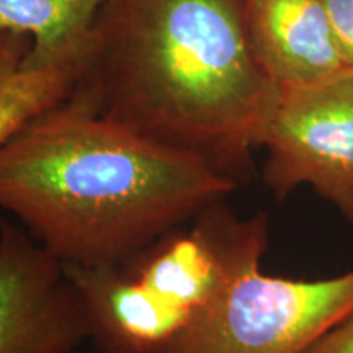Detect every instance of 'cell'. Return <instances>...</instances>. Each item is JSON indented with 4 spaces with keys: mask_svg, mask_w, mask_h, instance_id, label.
Masks as SVG:
<instances>
[{
    "mask_svg": "<svg viewBox=\"0 0 353 353\" xmlns=\"http://www.w3.org/2000/svg\"><path fill=\"white\" fill-rule=\"evenodd\" d=\"M303 353H353V307Z\"/></svg>",
    "mask_w": 353,
    "mask_h": 353,
    "instance_id": "11",
    "label": "cell"
},
{
    "mask_svg": "<svg viewBox=\"0 0 353 353\" xmlns=\"http://www.w3.org/2000/svg\"><path fill=\"white\" fill-rule=\"evenodd\" d=\"M260 148L276 198L309 185L353 228V68L301 87L278 88Z\"/></svg>",
    "mask_w": 353,
    "mask_h": 353,
    "instance_id": "4",
    "label": "cell"
},
{
    "mask_svg": "<svg viewBox=\"0 0 353 353\" xmlns=\"http://www.w3.org/2000/svg\"><path fill=\"white\" fill-rule=\"evenodd\" d=\"M276 95L244 0H107L69 99L241 185Z\"/></svg>",
    "mask_w": 353,
    "mask_h": 353,
    "instance_id": "1",
    "label": "cell"
},
{
    "mask_svg": "<svg viewBox=\"0 0 353 353\" xmlns=\"http://www.w3.org/2000/svg\"><path fill=\"white\" fill-rule=\"evenodd\" d=\"M21 33L0 38V149L30 121L72 95L85 56L39 64Z\"/></svg>",
    "mask_w": 353,
    "mask_h": 353,
    "instance_id": "8",
    "label": "cell"
},
{
    "mask_svg": "<svg viewBox=\"0 0 353 353\" xmlns=\"http://www.w3.org/2000/svg\"><path fill=\"white\" fill-rule=\"evenodd\" d=\"M343 59L353 68V0H324Z\"/></svg>",
    "mask_w": 353,
    "mask_h": 353,
    "instance_id": "10",
    "label": "cell"
},
{
    "mask_svg": "<svg viewBox=\"0 0 353 353\" xmlns=\"http://www.w3.org/2000/svg\"><path fill=\"white\" fill-rule=\"evenodd\" d=\"M90 339L64 265L23 226L0 223V353H74Z\"/></svg>",
    "mask_w": 353,
    "mask_h": 353,
    "instance_id": "5",
    "label": "cell"
},
{
    "mask_svg": "<svg viewBox=\"0 0 353 353\" xmlns=\"http://www.w3.org/2000/svg\"><path fill=\"white\" fill-rule=\"evenodd\" d=\"M237 187L70 99L0 149V208L63 265L125 262Z\"/></svg>",
    "mask_w": 353,
    "mask_h": 353,
    "instance_id": "2",
    "label": "cell"
},
{
    "mask_svg": "<svg viewBox=\"0 0 353 353\" xmlns=\"http://www.w3.org/2000/svg\"><path fill=\"white\" fill-rule=\"evenodd\" d=\"M107 0H0V34L30 38V57L46 64L85 56L90 26Z\"/></svg>",
    "mask_w": 353,
    "mask_h": 353,
    "instance_id": "9",
    "label": "cell"
},
{
    "mask_svg": "<svg viewBox=\"0 0 353 353\" xmlns=\"http://www.w3.org/2000/svg\"><path fill=\"white\" fill-rule=\"evenodd\" d=\"M250 250L172 353H303L353 307V268L324 280L265 275Z\"/></svg>",
    "mask_w": 353,
    "mask_h": 353,
    "instance_id": "3",
    "label": "cell"
},
{
    "mask_svg": "<svg viewBox=\"0 0 353 353\" xmlns=\"http://www.w3.org/2000/svg\"><path fill=\"white\" fill-rule=\"evenodd\" d=\"M103 353H172L192 325L157 301L121 263L64 265Z\"/></svg>",
    "mask_w": 353,
    "mask_h": 353,
    "instance_id": "6",
    "label": "cell"
},
{
    "mask_svg": "<svg viewBox=\"0 0 353 353\" xmlns=\"http://www.w3.org/2000/svg\"><path fill=\"white\" fill-rule=\"evenodd\" d=\"M3 37V34H0V38H2Z\"/></svg>",
    "mask_w": 353,
    "mask_h": 353,
    "instance_id": "12",
    "label": "cell"
},
{
    "mask_svg": "<svg viewBox=\"0 0 353 353\" xmlns=\"http://www.w3.org/2000/svg\"><path fill=\"white\" fill-rule=\"evenodd\" d=\"M244 19L254 54L278 88L348 68L324 0H244Z\"/></svg>",
    "mask_w": 353,
    "mask_h": 353,
    "instance_id": "7",
    "label": "cell"
}]
</instances>
